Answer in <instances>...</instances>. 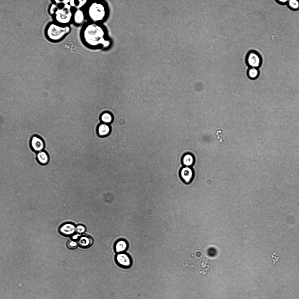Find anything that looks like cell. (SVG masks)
<instances>
[{
  "instance_id": "cell-1",
  "label": "cell",
  "mask_w": 299,
  "mask_h": 299,
  "mask_svg": "<svg viewBox=\"0 0 299 299\" xmlns=\"http://www.w3.org/2000/svg\"><path fill=\"white\" fill-rule=\"evenodd\" d=\"M107 29L102 23L87 21L81 28L80 36L82 43L92 49H107L111 44Z\"/></svg>"
},
{
  "instance_id": "cell-2",
  "label": "cell",
  "mask_w": 299,
  "mask_h": 299,
  "mask_svg": "<svg viewBox=\"0 0 299 299\" xmlns=\"http://www.w3.org/2000/svg\"><path fill=\"white\" fill-rule=\"evenodd\" d=\"M84 11L87 21L102 23L108 18L109 8L104 0H88Z\"/></svg>"
},
{
  "instance_id": "cell-3",
  "label": "cell",
  "mask_w": 299,
  "mask_h": 299,
  "mask_svg": "<svg viewBox=\"0 0 299 299\" xmlns=\"http://www.w3.org/2000/svg\"><path fill=\"white\" fill-rule=\"evenodd\" d=\"M71 31V28L69 25H63L56 22L52 23L47 26L46 34L50 40L58 41L65 37Z\"/></svg>"
},
{
  "instance_id": "cell-4",
  "label": "cell",
  "mask_w": 299,
  "mask_h": 299,
  "mask_svg": "<svg viewBox=\"0 0 299 299\" xmlns=\"http://www.w3.org/2000/svg\"><path fill=\"white\" fill-rule=\"evenodd\" d=\"M58 4L59 6H58V8L54 14L56 22L63 25H69V24L72 22L76 8L71 7L69 4H64L62 2Z\"/></svg>"
},
{
  "instance_id": "cell-5",
  "label": "cell",
  "mask_w": 299,
  "mask_h": 299,
  "mask_svg": "<svg viewBox=\"0 0 299 299\" xmlns=\"http://www.w3.org/2000/svg\"><path fill=\"white\" fill-rule=\"evenodd\" d=\"M117 263L124 268L130 267L132 265V259L129 255L126 252L118 253L115 257Z\"/></svg>"
},
{
  "instance_id": "cell-6",
  "label": "cell",
  "mask_w": 299,
  "mask_h": 299,
  "mask_svg": "<svg viewBox=\"0 0 299 299\" xmlns=\"http://www.w3.org/2000/svg\"><path fill=\"white\" fill-rule=\"evenodd\" d=\"M86 19L84 12L81 9H75L73 17L72 22L76 25H79L83 24Z\"/></svg>"
},
{
  "instance_id": "cell-7",
  "label": "cell",
  "mask_w": 299,
  "mask_h": 299,
  "mask_svg": "<svg viewBox=\"0 0 299 299\" xmlns=\"http://www.w3.org/2000/svg\"><path fill=\"white\" fill-rule=\"evenodd\" d=\"M180 176L183 181L188 184L192 181L193 178V173L192 169L189 167L183 168L180 172Z\"/></svg>"
},
{
  "instance_id": "cell-8",
  "label": "cell",
  "mask_w": 299,
  "mask_h": 299,
  "mask_svg": "<svg viewBox=\"0 0 299 299\" xmlns=\"http://www.w3.org/2000/svg\"><path fill=\"white\" fill-rule=\"evenodd\" d=\"M30 145L32 150L37 152L41 151L44 146L43 140L37 136H34L32 137L30 141Z\"/></svg>"
},
{
  "instance_id": "cell-9",
  "label": "cell",
  "mask_w": 299,
  "mask_h": 299,
  "mask_svg": "<svg viewBox=\"0 0 299 299\" xmlns=\"http://www.w3.org/2000/svg\"><path fill=\"white\" fill-rule=\"evenodd\" d=\"M59 232L65 236L72 235L76 231V227L71 223H66L62 225L60 228Z\"/></svg>"
},
{
  "instance_id": "cell-10",
  "label": "cell",
  "mask_w": 299,
  "mask_h": 299,
  "mask_svg": "<svg viewBox=\"0 0 299 299\" xmlns=\"http://www.w3.org/2000/svg\"><path fill=\"white\" fill-rule=\"evenodd\" d=\"M247 62L249 65L252 67L256 68L260 65V58L257 54L251 52L247 57Z\"/></svg>"
},
{
  "instance_id": "cell-11",
  "label": "cell",
  "mask_w": 299,
  "mask_h": 299,
  "mask_svg": "<svg viewBox=\"0 0 299 299\" xmlns=\"http://www.w3.org/2000/svg\"><path fill=\"white\" fill-rule=\"evenodd\" d=\"M78 245L81 247L87 248L93 244V239L92 237L88 235H84L79 237L78 240Z\"/></svg>"
},
{
  "instance_id": "cell-12",
  "label": "cell",
  "mask_w": 299,
  "mask_h": 299,
  "mask_svg": "<svg viewBox=\"0 0 299 299\" xmlns=\"http://www.w3.org/2000/svg\"><path fill=\"white\" fill-rule=\"evenodd\" d=\"M128 244L127 241L123 239L117 241L115 245V250L118 253L124 252L127 249Z\"/></svg>"
},
{
  "instance_id": "cell-13",
  "label": "cell",
  "mask_w": 299,
  "mask_h": 299,
  "mask_svg": "<svg viewBox=\"0 0 299 299\" xmlns=\"http://www.w3.org/2000/svg\"><path fill=\"white\" fill-rule=\"evenodd\" d=\"M37 159L39 163L42 165H45L48 163L49 157L47 153L41 151L39 152L37 155Z\"/></svg>"
},
{
  "instance_id": "cell-14",
  "label": "cell",
  "mask_w": 299,
  "mask_h": 299,
  "mask_svg": "<svg viewBox=\"0 0 299 299\" xmlns=\"http://www.w3.org/2000/svg\"><path fill=\"white\" fill-rule=\"evenodd\" d=\"M98 133L100 136H105L108 135L110 132L109 126L106 124H100L98 127Z\"/></svg>"
},
{
  "instance_id": "cell-15",
  "label": "cell",
  "mask_w": 299,
  "mask_h": 299,
  "mask_svg": "<svg viewBox=\"0 0 299 299\" xmlns=\"http://www.w3.org/2000/svg\"><path fill=\"white\" fill-rule=\"evenodd\" d=\"M194 161L193 157L191 154H189L185 155L182 158L183 163L186 166L189 167L192 165Z\"/></svg>"
},
{
  "instance_id": "cell-16",
  "label": "cell",
  "mask_w": 299,
  "mask_h": 299,
  "mask_svg": "<svg viewBox=\"0 0 299 299\" xmlns=\"http://www.w3.org/2000/svg\"><path fill=\"white\" fill-rule=\"evenodd\" d=\"M258 70L256 68L251 67L248 70V74L249 77L254 79L258 77Z\"/></svg>"
},
{
  "instance_id": "cell-17",
  "label": "cell",
  "mask_w": 299,
  "mask_h": 299,
  "mask_svg": "<svg viewBox=\"0 0 299 299\" xmlns=\"http://www.w3.org/2000/svg\"><path fill=\"white\" fill-rule=\"evenodd\" d=\"M102 121L105 123H109L112 121V117L111 115L108 113H105L101 116Z\"/></svg>"
},
{
  "instance_id": "cell-18",
  "label": "cell",
  "mask_w": 299,
  "mask_h": 299,
  "mask_svg": "<svg viewBox=\"0 0 299 299\" xmlns=\"http://www.w3.org/2000/svg\"><path fill=\"white\" fill-rule=\"evenodd\" d=\"M78 243L75 241L70 240L67 241L66 245L67 247L70 249H74L77 246Z\"/></svg>"
},
{
  "instance_id": "cell-19",
  "label": "cell",
  "mask_w": 299,
  "mask_h": 299,
  "mask_svg": "<svg viewBox=\"0 0 299 299\" xmlns=\"http://www.w3.org/2000/svg\"><path fill=\"white\" fill-rule=\"evenodd\" d=\"M289 6L294 9H296L299 6V4L298 1L295 0H290L288 1Z\"/></svg>"
},
{
  "instance_id": "cell-20",
  "label": "cell",
  "mask_w": 299,
  "mask_h": 299,
  "mask_svg": "<svg viewBox=\"0 0 299 299\" xmlns=\"http://www.w3.org/2000/svg\"><path fill=\"white\" fill-rule=\"evenodd\" d=\"M85 230V227L82 225H79L76 227V232L79 234L83 233Z\"/></svg>"
},
{
  "instance_id": "cell-21",
  "label": "cell",
  "mask_w": 299,
  "mask_h": 299,
  "mask_svg": "<svg viewBox=\"0 0 299 299\" xmlns=\"http://www.w3.org/2000/svg\"><path fill=\"white\" fill-rule=\"evenodd\" d=\"M58 7L54 4H52L50 8L49 11L51 14H54L56 12Z\"/></svg>"
},
{
  "instance_id": "cell-22",
  "label": "cell",
  "mask_w": 299,
  "mask_h": 299,
  "mask_svg": "<svg viewBox=\"0 0 299 299\" xmlns=\"http://www.w3.org/2000/svg\"><path fill=\"white\" fill-rule=\"evenodd\" d=\"M272 256L273 261V263L275 264L278 260L279 258V257L277 255V254L275 253H274Z\"/></svg>"
},
{
  "instance_id": "cell-23",
  "label": "cell",
  "mask_w": 299,
  "mask_h": 299,
  "mask_svg": "<svg viewBox=\"0 0 299 299\" xmlns=\"http://www.w3.org/2000/svg\"><path fill=\"white\" fill-rule=\"evenodd\" d=\"M79 237V236L78 234H75L73 235L72 236V240L75 241L77 240H78Z\"/></svg>"
},
{
  "instance_id": "cell-24",
  "label": "cell",
  "mask_w": 299,
  "mask_h": 299,
  "mask_svg": "<svg viewBox=\"0 0 299 299\" xmlns=\"http://www.w3.org/2000/svg\"><path fill=\"white\" fill-rule=\"evenodd\" d=\"M279 1H280V2H284V3L285 2H286L287 1V0H279Z\"/></svg>"
}]
</instances>
